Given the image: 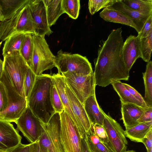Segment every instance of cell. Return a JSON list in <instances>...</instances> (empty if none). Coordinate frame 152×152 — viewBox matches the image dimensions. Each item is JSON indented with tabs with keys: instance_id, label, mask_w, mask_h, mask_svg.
I'll return each instance as SVG.
<instances>
[{
	"instance_id": "cell-1",
	"label": "cell",
	"mask_w": 152,
	"mask_h": 152,
	"mask_svg": "<svg viewBox=\"0 0 152 152\" xmlns=\"http://www.w3.org/2000/svg\"><path fill=\"white\" fill-rule=\"evenodd\" d=\"M121 28L112 30L98 50L94 72L96 86L105 87L118 81H128L129 71L123 60Z\"/></svg>"
},
{
	"instance_id": "cell-2",
	"label": "cell",
	"mask_w": 152,
	"mask_h": 152,
	"mask_svg": "<svg viewBox=\"0 0 152 152\" xmlns=\"http://www.w3.org/2000/svg\"><path fill=\"white\" fill-rule=\"evenodd\" d=\"M53 83L51 76H37L33 87L27 99L28 106L34 115L43 124L47 123L56 113L50 95Z\"/></svg>"
},
{
	"instance_id": "cell-3",
	"label": "cell",
	"mask_w": 152,
	"mask_h": 152,
	"mask_svg": "<svg viewBox=\"0 0 152 152\" xmlns=\"http://www.w3.org/2000/svg\"><path fill=\"white\" fill-rule=\"evenodd\" d=\"M28 2L10 18L0 22V40L1 41H5L10 37L18 34H35Z\"/></svg>"
},
{
	"instance_id": "cell-4",
	"label": "cell",
	"mask_w": 152,
	"mask_h": 152,
	"mask_svg": "<svg viewBox=\"0 0 152 152\" xmlns=\"http://www.w3.org/2000/svg\"><path fill=\"white\" fill-rule=\"evenodd\" d=\"M3 61V73L16 91L24 97L23 83L26 72L29 67L18 51H14L4 58Z\"/></svg>"
},
{
	"instance_id": "cell-5",
	"label": "cell",
	"mask_w": 152,
	"mask_h": 152,
	"mask_svg": "<svg viewBox=\"0 0 152 152\" xmlns=\"http://www.w3.org/2000/svg\"><path fill=\"white\" fill-rule=\"evenodd\" d=\"M34 47L31 66L30 67L36 76L56 67L55 56L51 51L45 37L32 34Z\"/></svg>"
},
{
	"instance_id": "cell-6",
	"label": "cell",
	"mask_w": 152,
	"mask_h": 152,
	"mask_svg": "<svg viewBox=\"0 0 152 152\" xmlns=\"http://www.w3.org/2000/svg\"><path fill=\"white\" fill-rule=\"evenodd\" d=\"M55 63L58 73L60 74L69 72L86 75L94 72L91 64L86 57L64 52L61 49L55 56Z\"/></svg>"
},
{
	"instance_id": "cell-7",
	"label": "cell",
	"mask_w": 152,
	"mask_h": 152,
	"mask_svg": "<svg viewBox=\"0 0 152 152\" xmlns=\"http://www.w3.org/2000/svg\"><path fill=\"white\" fill-rule=\"evenodd\" d=\"M60 137L64 152H80L82 137L77 126L64 110L60 113Z\"/></svg>"
},
{
	"instance_id": "cell-8",
	"label": "cell",
	"mask_w": 152,
	"mask_h": 152,
	"mask_svg": "<svg viewBox=\"0 0 152 152\" xmlns=\"http://www.w3.org/2000/svg\"><path fill=\"white\" fill-rule=\"evenodd\" d=\"M69 87L83 105L85 100L95 91L94 72L88 75H81L67 72L61 73Z\"/></svg>"
},
{
	"instance_id": "cell-9",
	"label": "cell",
	"mask_w": 152,
	"mask_h": 152,
	"mask_svg": "<svg viewBox=\"0 0 152 152\" xmlns=\"http://www.w3.org/2000/svg\"><path fill=\"white\" fill-rule=\"evenodd\" d=\"M41 124L43 132L38 141L39 143L46 148L48 152H64L60 140V113H55L47 123Z\"/></svg>"
},
{
	"instance_id": "cell-10",
	"label": "cell",
	"mask_w": 152,
	"mask_h": 152,
	"mask_svg": "<svg viewBox=\"0 0 152 152\" xmlns=\"http://www.w3.org/2000/svg\"><path fill=\"white\" fill-rule=\"evenodd\" d=\"M104 118L103 126L106 132L110 150L112 152H125L128 141L124 131L120 124L102 110Z\"/></svg>"
},
{
	"instance_id": "cell-11",
	"label": "cell",
	"mask_w": 152,
	"mask_h": 152,
	"mask_svg": "<svg viewBox=\"0 0 152 152\" xmlns=\"http://www.w3.org/2000/svg\"><path fill=\"white\" fill-rule=\"evenodd\" d=\"M15 123L17 130L20 131L31 143L38 142L43 132L40 121L28 106Z\"/></svg>"
},
{
	"instance_id": "cell-12",
	"label": "cell",
	"mask_w": 152,
	"mask_h": 152,
	"mask_svg": "<svg viewBox=\"0 0 152 152\" xmlns=\"http://www.w3.org/2000/svg\"><path fill=\"white\" fill-rule=\"evenodd\" d=\"M28 4L33 20L35 34L44 37L51 34L53 31L48 23L46 7L43 0H28Z\"/></svg>"
},
{
	"instance_id": "cell-13",
	"label": "cell",
	"mask_w": 152,
	"mask_h": 152,
	"mask_svg": "<svg viewBox=\"0 0 152 152\" xmlns=\"http://www.w3.org/2000/svg\"><path fill=\"white\" fill-rule=\"evenodd\" d=\"M65 92L71 109L76 120L80 134L82 136H84L91 128L92 124L86 112L83 105L73 93L65 80Z\"/></svg>"
},
{
	"instance_id": "cell-14",
	"label": "cell",
	"mask_w": 152,
	"mask_h": 152,
	"mask_svg": "<svg viewBox=\"0 0 152 152\" xmlns=\"http://www.w3.org/2000/svg\"><path fill=\"white\" fill-rule=\"evenodd\" d=\"M21 139L12 124L0 120V152H10L21 143Z\"/></svg>"
},
{
	"instance_id": "cell-15",
	"label": "cell",
	"mask_w": 152,
	"mask_h": 152,
	"mask_svg": "<svg viewBox=\"0 0 152 152\" xmlns=\"http://www.w3.org/2000/svg\"><path fill=\"white\" fill-rule=\"evenodd\" d=\"M122 54L125 66L129 72L137 59L141 57L140 38L130 35L124 42Z\"/></svg>"
},
{
	"instance_id": "cell-16",
	"label": "cell",
	"mask_w": 152,
	"mask_h": 152,
	"mask_svg": "<svg viewBox=\"0 0 152 152\" xmlns=\"http://www.w3.org/2000/svg\"><path fill=\"white\" fill-rule=\"evenodd\" d=\"M145 109L136 104H121V119L125 129L132 128L138 124L137 121Z\"/></svg>"
},
{
	"instance_id": "cell-17",
	"label": "cell",
	"mask_w": 152,
	"mask_h": 152,
	"mask_svg": "<svg viewBox=\"0 0 152 152\" xmlns=\"http://www.w3.org/2000/svg\"><path fill=\"white\" fill-rule=\"evenodd\" d=\"M83 105L91 124H97L103 126L104 117L102 110L97 101L95 91L86 99Z\"/></svg>"
},
{
	"instance_id": "cell-18",
	"label": "cell",
	"mask_w": 152,
	"mask_h": 152,
	"mask_svg": "<svg viewBox=\"0 0 152 152\" xmlns=\"http://www.w3.org/2000/svg\"><path fill=\"white\" fill-rule=\"evenodd\" d=\"M100 17L104 20L120 23L134 28L138 32L137 27L131 19L121 11L111 7L104 8L100 13Z\"/></svg>"
},
{
	"instance_id": "cell-19",
	"label": "cell",
	"mask_w": 152,
	"mask_h": 152,
	"mask_svg": "<svg viewBox=\"0 0 152 152\" xmlns=\"http://www.w3.org/2000/svg\"><path fill=\"white\" fill-rule=\"evenodd\" d=\"M51 77L64 106V110L71 118L78 128L76 120L71 109L69 101L65 92V81L64 77L61 75L57 73L53 74L51 76Z\"/></svg>"
},
{
	"instance_id": "cell-20",
	"label": "cell",
	"mask_w": 152,
	"mask_h": 152,
	"mask_svg": "<svg viewBox=\"0 0 152 152\" xmlns=\"http://www.w3.org/2000/svg\"><path fill=\"white\" fill-rule=\"evenodd\" d=\"M120 10L127 16L137 27L139 33L150 16L143 15L138 12L129 8L121 1L117 0L111 6Z\"/></svg>"
},
{
	"instance_id": "cell-21",
	"label": "cell",
	"mask_w": 152,
	"mask_h": 152,
	"mask_svg": "<svg viewBox=\"0 0 152 152\" xmlns=\"http://www.w3.org/2000/svg\"><path fill=\"white\" fill-rule=\"evenodd\" d=\"M28 107L27 99L24 98L10 105L3 112L0 113V120L15 122L22 115Z\"/></svg>"
},
{
	"instance_id": "cell-22",
	"label": "cell",
	"mask_w": 152,
	"mask_h": 152,
	"mask_svg": "<svg viewBox=\"0 0 152 152\" xmlns=\"http://www.w3.org/2000/svg\"><path fill=\"white\" fill-rule=\"evenodd\" d=\"M47 13L48 23L50 27L54 25L59 17L64 12L62 0H43Z\"/></svg>"
},
{
	"instance_id": "cell-23",
	"label": "cell",
	"mask_w": 152,
	"mask_h": 152,
	"mask_svg": "<svg viewBox=\"0 0 152 152\" xmlns=\"http://www.w3.org/2000/svg\"><path fill=\"white\" fill-rule=\"evenodd\" d=\"M152 129V121L139 123L137 125L124 131L125 136L131 140L141 142L144 137Z\"/></svg>"
},
{
	"instance_id": "cell-24",
	"label": "cell",
	"mask_w": 152,
	"mask_h": 152,
	"mask_svg": "<svg viewBox=\"0 0 152 152\" xmlns=\"http://www.w3.org/2000/svg\"><path fill=\"white\" fill-rule=\"evenodd\" d=\"M28 0H0V7L5 20L12 18Z\"/></svg>"
},
{
	"instance_id": "cell-25",
	"label": "cell",
	"mask_w": 152,
	"mask_h": 152,
	"mask_svg": "<svg viewBox=\"0 0 152 152\" xmlns=\"http://www.w3.org/2000/svg\"><path fill=\"white\" fill-rule=\"evenodd\" d=\"M26 34L23 33L15 34L5 41L2 50V55L4 58L14 51H20Z\"/></svg>"
},
{
	"instance_id": "cell-26",
	"label": "cell",
	"mask_w": 152,
	"mask_h": 152,
	"mask_svg": "<svg viewBox=\"0 0 152 152\" xmlns=\"http://www.w3.org/2000/svg\"><path fill=\"white\" fill-rule=\"evenodd\" d=\"M111 84L119 96L121 104H133L144 108H148L134 98L120 81H116Z\"/></svg>"
},
{
	"instance_id": "cell-27",
	"label": "cell",
	"mask_w": 152,
	"mask_h": 152,
	"mask_svg": "<svg viewBox=\"0 0 152 152\" xmlns=\"http://www.w3.org/2000/svg\"><path fill=\"white\" fill-rule=\"evenodd\" d=\"M129 8L148 16L152 15V0H121Z\"/></svg>"
},
{
	"instance_id": "cell-28",
	"label": "cell",
	"mask_w": 152,
	"mask_h": 152,
	"mask_svg": "<svg viewBox=\"0 0 152 152\" xmlns=\"http://www.w3.org/2000/svg\"><path fill=\"white\" fill-rule=\"evenodd\" d=\"M142 74L145 88L144 99L148 105L152 107V62L151 61L148 62L145 71Z\"/></svg>"
},
{
	"instance_id": "cell-29",
	"label": "cell",
	"mask_w": 152,
	"mask_h": 152,
	"mask_svg": "<svg viewBox=\"0 0 152 152\" xmlns=\"http://www.w3.org/2000/svg\"><path fill=\"white\" fill-rule=\"evenodd\" d=\"M34 47L32 34H26L19 52L30 67H31L32 64Z\"/></svg>"
},
{
	"instance_id": "cell-30",
	"label": "cell",
	"mask_w": 152,
	"mask_h": 152,
	"mask_svg": "<svg viewBox=\"0 0 152 152\" xmlns=\"http://www.w3.org/2000/svg\"><path fill=\"white\" fill-rule=\"evenodd\" d=\"M88 143L91 152H112L95 134L91 126L86 133Z\"/></svg>"
},
{
	"instance_id": "cell-31",
	"label": "cell",
	"mask_w": 152,
	"mask_h": 152,
	"mask_svg": "<svg viewBox=\"0 0 152 152\" xmlns=\"http://www.w3.org/2000/svg\"><path fill=\"white\" fill-rule=\"evenodd\" d=\"M62 6L64 13L69 17L74 19L77 18L80 8L79 0H62Z\"/></svg>"
},
{
	"instance_id": "cell-32",
	"label": "cell",
	"mask_w": 152,
	"mask_h": 152,
	"mask_svg": "<svg viewBox=\"0 0 152 152\" xmlns=\"http://www.w3.org/2000/svg\"><path fill=\"white\" fill-rule=\"evenodd\" d=\"M141 58L147 63L150 60L152 50V32L147 37L140 38Z\"/></svg>"
},
{
	"instance_id": "cell-33",
	"label": "cell",
	"mask_w": 152,
	"mask_h": 152,
	"mask_svg": "<svg viewBox=\"0 0 152 152\" xmlns=\"http://www.w3.org/2000/svg\"><path fill=\"white\" fill-rule=\"evenodd\" d=\"M36 76L29 67L26 74L23 85V96L27 100L34 85Z\"/></svg>"
},
{
	"instance_id": "cell-34",
	"label": "cell",
	"mask_w": 152,
	"mask_h": 152,
	"mask_svg": "<svg viewBox=\"0 0 152 152\" xmlns=\"http://www.w3.org/2000/svg\"><path fill=\"white\" fill-rule=\"evenodd\" d=\"M117 0H90L88 5L89 12L91 15L103 8L111 6Z\"/></svg>"
},
{
	"instance_id": "cell-35",
	"label": "cell",
	"mask_w": 152,
	"mask_h": 152,
	"mask_svg": "<svg viewBox=\"0 0 152 152\" xmlns=\"http://www.w3.org/2000/svg\"><path fill=\"white\" fill-rule=\"evenodd\" d=\"M51 102L55 113H60L64 110V107L53 82L50 90Z\"/></svg>"
},
{
	"instance_id": "cell-36",
	"label": "cell",
	"mask_w": 152,
	"mask_h": 152,
	"mask_svg": "<svg viewBox=\"0 0 152 152\" xmlns=\"http://www.w3.org/2000/svg\"><path fill=\"white\" fill-rule=\"evenodd\" d=\"M10 105L7 88L4 83L0 80V113L6 110Z\"/></svg>"
},
{
	"instance_id": "cell-37",
	"label": "cell",
	"mask_w": 152,
	"mask_h": 152,
	"mask_svg": "<svg viewBox=\"0 0 152 152\" xmlns=\"http://www.w3.org/2000/svg\"><path fill=\"white\" fill-rule=\"evenodd\" d=\"M91 126L95 134L100 141L110 150L107 136L103 126L97 124H92Z\"/></svg>"
},
{
	"instance_id": "cell-38",
	"label": "cell",
	"mask_w": 152,
	"mask_h": 152,
	"mask_svg": "<svg viewBox=\"0 0 152 152\" xmlns=\"http://www.w3.org/2000/svg\"><path fill=\"white\" fill-rule=\"evenodd\" d=\"M151 32H152V15L149 17L137 36L140 38L146 37Z\"/></svg>"
},
{
	"instance_id": "cell-39",
	"label": "cell",
	"mask_w": 152,
	"mask_h": 152,
	"mask_svg": "<svg viewBox=\"0 0 152 152\" xmlns=\"http://www.w3.org/2000/svg\"><path fill=\"white\" fill-rule=\"evenodd\" d=\"M123 84L124 86L129 92L132 96L137 100L141 103L146 108L151 107L148 105L146 103L144 98L135 89L127 84L123 83Z\"/></svg>"
},
{
	"instance_id": "cell-40",
	"label": "cell",
	"mask_w": 152,
	"mask_h": 152,
	"mask_svg": "<svg viewBox=\"0 0 152 152\" xmlns=\"http://www.w3.org/2000/svg\"><path fill=\"white\" fill-rule=\"evenodd\" d=\"M152 121V107L145 109L138 119V123Z\"/></svg>"
},
{
	"instance_id": "cell-41",
	"label": "cell",
	"mask_w": 152,
	"mask_h": 152,
	"mask_svg": "<svg viewBox=\"0 0 152 152\" xmlns=\"http://www.w3.org/2000/svg\"><path fill=\"white\" fill-rule=\"evenodd\" d=\"M141 142L145 145L147 151L152 149V129L142 139Z\"/></svg>"
},
{
	"instance_id": "cell-42",
	"label": "cell",
	"mask_w": 152,
	"mask_h": 152,
	"mask_svg": "<svg viewBox=\"0 0 152 152\" xmlns=\"http://www.w3.org/2000/svg\"><path fill=\"white\" fill-rule=\"evenodd\" d=\"M80 152H91L88 143L86 134L81 137Z\"/></svg>"
},
{
	"instance_id": "cell-43",
	"label": "cell",
	"mask_w": 152,
	"mask_h": 152,
	"mask_svg": "<svg viewBox=\"0 0 152 152\" xmlns=\"http://www.w3.org/2000/svg\"><path fill=\"white\" fill-rule=\"evenodd\" d=\"M30 145L20 143L10 152H29Z\"/></svg>"
},
{
	"instance_id": "cell-44",
	"label": "cell",
	"mask_w": 152,
	"mask_h": 152,
	"mask_svg": "<svg viewBox=\"0 0 152 152\" xmlns=\"http://www.w3.org/2000/svg\"><path fill=\"white\" fill-rule=\"evenodd\" d=\"M37 145L38 142L35 143H30L29 152H37Z\"/></svg>"
},
{
	"instance_id": "cell-45",
	"label": "cell",
	"mask_w": 152,
	"mask_h": 152,
	"mask_svg": "<svg viewBox=\"0 0 152 152\" xmlns=\"http://www.w3.org/2000/svg\"><path fill=\"white\" fill-rule=\"evenodd\" d=\"M37 152H48V150L39 144L38 142Z\"/></svg>"
},
{
	"instance_id": "cell-46",
	"label": "cell",
	"mask_w": 152,
	"mask_h": 152,
	"mask_svg": "<svg viewBox=\"0 0 152 152\" xmlns=\"http://www.w3.org/2000/svg\"><path fill=\"white\" fill-rule=\"evenodd\" d=\"M3 70V61L0 58V78L1 77Z\"/></svg>"
},
{
	"instance_id": "cell-47",
	"label": "cell",
	"mask_w": 152,
	"mask_h": 152,
	"mask_svg": "<svg viewBox=\"0 0 152 152\" xmlns=\"http://www.w3.org/2000/svg\"><path fill=\"white\" fill-rule=\"evenodd\" d=\"M5 21L3 15L1 8L0 7V22H3Z\"/></svg>"
},
{
	"instance_id": "cell-48",
	"label": "cell",
	"mask_w": 152,
	"mask_h": 152,
	"mask_svg": "<svg viewBox=\"0 0 152 152\" xmlns=\"http://www.w3.org/2000/svg\"><path fill=\"white\" fill-rule=\"evenodd\" d=\"M125 152H137L135 151L132 150H129V151H126Z\"/></svg>"
},
{
	"instance_id": "cell-49",
	"label": "cell",
	"mask_w": 152,
	"mask_h": 152,
	"mask_svg": "<svg viewBox=\"0 0 152 152\" xmlns=\"http://www.w3.org/2000/svg\"><path fill=\"white\" fill-rule=\"evenodd\" d=\"M2 41H1V42H0V48L1 47V45L2 43Z\"/></svg>"
},
{
	"instance_id": "cell-50",
	"label": "cell",
	"mask_w": 152,
	"mask_h": 152,
	"mask_svg": "<svg viewBox=\"0 0 152 152\" xmlns=\"http://www.w3.org/2000/svg\"></svg>"
}]
</instances>
